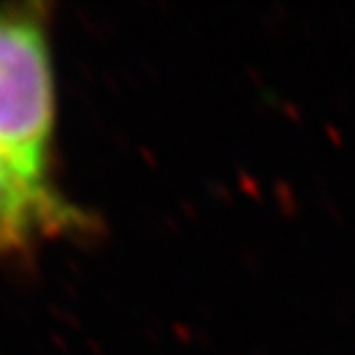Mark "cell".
Returning a JSON list of instances; mask_svg holds the SVG:
<instances>
[{
    "mask_svg": "<svg viewBox=\"0 0 355 355\" xmlns=\"http://www.w3.org/2000/svg\"><path fill=\"white\" fill-rule=\"evenodd\" d=\"M86 226L88 217L58 189L33 182L0 155V259Z\"/></svg>",
    "mask_w": 355,
    "mask_h": 355,
    "instance_id": "obj_2",
    "label": "cell"
},
{
    "mask_svg": "<svg viewBox=\"0 0 355 355\" xmlns=\"http://www.w3.org/2000/svg\"><path fill=\"white\" fill-rule=\"evenodd\" d=\"M55 69L42 3L0 5V155L33 182L55 187Z\"/></svg>",
    "mask_w": 355,
    "mask_h": 355,
    "instance_id": "obj_1",
    "label": "cell"
}]
</instances>
